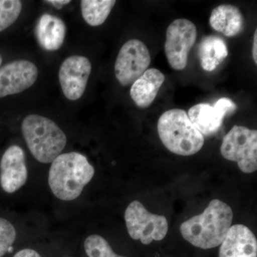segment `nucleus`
<instances>
[{
  "label": "nucleus",
  "instance_id": "nucleus-8",
  "mask_svg": "<svg viewBox=\"0 0 257 257\" xmlns=\"http://www.w3.org/2000/svg\"><path fill=\"white\" fill-rule=\"evenodd\" d=\"M151 55L145 43L137 39L128 40L120 49L115 62L116 79L122 86L133 84L148 69Z\"/></svg>",
  "mask_w": 257,
  "mask_h": 257
},
{
  "label": "nucleus",
  "instance_id": "nucleus-21",
  "mask_svg": "<svg viewBox=\"0 0 257 257\" xmlns=\"http://www.w3.org/2000/svg\"><path fill=\"white\" fill-rule=\"evenodd\" d=\"M17 237L14 225L8 219L0 217V257L10 251Z\"/></svg>",
  "mask_w": 257,
  "mask_h": 257
},
{
  "label": "nucleus",
  "instance_id": "nucleus-6",
  "mask_svg": "<svg viewBox=\"0 0 257 257\" xmlns=\"http://www.w3.org/2000/svg\"><path fill=\"white\" fill-rule=\"evenodd\" d=\"M124 219L131 238L140 240L144 244L161 241L168 231V222L165 216L149 212L139 201H133L128 204Z\"/></svg>",
  "mask_w": 257,
  "mask_h": 257
},
{
  "label": "nucleus",
  "instance_id": "nucleus-17",
  "mask_svg": "<svg viewBox=\"0 0 257 257\" xmlns=\"http://www.w3.org/2000/svg\"><path fill=\"white\" fill-rule=\"evenodd\" d=\"M199 56L202 68L211 72L227 57V47L220 37L213 35L204 37L199 44Z\"/></svg>",
  "mask_w": 257,
  "mask_h": 257
},
{
  "label": "nucleus",
  "instance_id": "nucleus-11",
  "mask_svg": "<svg viewBox=\"0 0 257 257\" xmlns=\"http://www.w3.org/2000/svg\"><path fill=\"white\" fill-rule=\"evenodd\" d=\"M38 77L36 65L28 60H15L0 67V99L32 87Z\"/></svg>",
  "mask_w": 257,
  "mask_h": 257
},
{
  "label": "nucleus",
  "instance_id": "nucleus-4",
  "mask_svg": "<svg viewBox=\"0 0 257 257\" xmlns=\"http://www.w3.org/2000/svg\"><path fill=\"white\" fill-rule=\"evenodd\" d=\"M22 132L29 150L41 163H52L67 145V137L58 125L40 115L26 116Z\"/></svg>",
  "mask_w": 257,
  "mask_h": 257
},
{
  "label": "nucleus",
  "instance_id": "nucleus-23",
  "mask_svg": "<svg viewBox=\"0 0 257 257\" xmlns=\"http://www.w3.org/2000/svg\"><path fill=\"white\" fill-rule=\"evenodd\" d=\"M47 3L52 4L57 9H61L64 5L69 4L71 1L69 0H67V1L66 0H51V1H47Z\"/></svg>",
  "mask_w": 257,
  "mask_h": 257
},
{
  "label": "nucleus",
  "instance_id": "nucleus-16",
  "mask_svg": "<svg viewBox=\"0 0 257 257\" xmlns=\"http://www.w3.org/2000/svg\"><path fill=\"white\" fill-rule=\"evenodd\" d=\"M209 24L216 32L224 36L232 37L242 32L244 19L239 8L232 5L224 4L212 10Z\"/></svg>",
  "mask_w": 257,
  "mask_h": 257
},
{
  "label": "nucleus",
  "instance_id": "nucleus-7",
  "mask_svg": "<svg viewBox=\"0 0 257 257\" xmlns=\"http://www.w3.org/2000/svg\"><path fill=\"white\" fill-rule=\"evenodd\" d=\"M195 25L187 19L172 22L166 34L165 52L168 63L175 70H183L187 65L191 49L197 40Z\"/></svg>",
  "mask_w": 257,
  "mask_h": 257
},
{
  "label": "nucleus",
  "instance_id": "nucleus-25",
  "mask_svg": "<svg viewBox=\"0 0 257 257\" xmlns=\"http://www.w3.org/2000/svg\"><path fill=\"white\" fill-rule=\"evenodd\" d=\"M3 55H2L1 53H0V67H1L2 66H3Z\"/></svg>",
  "mask_w": 257,
  "mask_h": 257
},
{
  "label": "nucleus",
  "instance_id": "nucleus-20",
  "mask_svg": "<svg viewBox=\"0 0 257 257\" xmlns=\"http://www.w3.org/2000/svg\"><path fill=\"white\" fill-rule=\"evenodd\" d=\"M23 10L19 0H0V33L9 28L18 20Z\"/></svg>",
  "mask_w": 257,
  "mask_h": 257
},
{
  "label": "nucleus",
  "instance_id": "nucleus-2",
  "mask_svg": "<svg viewBox=\"0 0 257 257\" xmlns=\"http://www.w3.org/2000/svg\"><path fill=\"white\" fill-rule=\"evenodd\" d=\"M94 175L87 157L78 152L60 154L49 171L48 184L54 195L70 202L77 199Z\"/></svg>",
  "mask_w": 257,
  "mask_h": 257
},
{
  "label": "nucleus",
  "instance_id": "nucleus-14",
  "mask_svg": "<svg viewBox=\"0 0 257 257\" xmlns=\"http://www.w3.org/2000/svg\"><path fill=\"white\" fill-rule=\"evenodd\" d=\"M165 80V75L159 69H147L132 85L130 96L135 104L142 109L151 105Z\"/></svg>",
  "mask_w": 257,
  "mask_h": 257
},
{
  "label": "nucleus",
  "instance_id": "nucleus-24",
  "mask_svg": "<svg viewBox=\"0 0 257 257\" xmlns=\"http://www.w3.org/2000/svg\"><path fill=\"white\" fill-rule=\"evenodd\" d=\"M252 55L254 63L257 64V30H255L253 35V42L252 49Z\"/></svg>",
  "mask_w": 257,
  "mask_h": 257
},
{
  "label": "nucleus",
  "instance_id": "nucleus-3",
  "mask_svg": "<svg viewBox=\"0 0 257 257\" xmlns=\"http://www.w3.org/2000/svg\"><path fill=\"white\" fill-rule=\"evenodd\" d=\"M157 131L166 148L180 156L195 155L204 144V136L182 109H170L163 113L158 120Z\"/></svg>",
  "mask_w": 257,
  "mask_h": 257
},
{
  "label": "nucleus",
  "instance_id": "nucleus-18",
  "mask_svg": "<svg viewBox=\"0 0 257 257\" xmlns=\"http://www.w3.org/2000/svg\"><path fill=\"white\" fill-rule=\"evenodd\" d=\"M115 4L114 0H82V18L90 26H99L106 21Z\"/></svg>",
  "mask_w": 257,
  "mask_h": 257
},
{
  "label": "nucleus",
  "instance_id": "nucleus-1",
  "mask_svg": "<svg viewBox=\"0 0 257 257\" xmlns=\"http://www.w3.org/2000/svg\"><path fill=\"white\" fill-rule=\"evenodd\" d=\"M233 211L227 204L213 199L202 214L184 221L180 231L196 247L209 249L221 245L231 226Z\"/></svg>",
  "mask_w": 257,
  "mask_h": 257
},
{
  "label": "nucleus",
  "instance_id": "nucleus-9",
  "mask_svg": "<svg viewBox=\"0 0 257 257\" xmlns=\"http://www.w3.org/2000/svg\"><path fill=\"white\" fill-rule=\"evenodd\" d=\"M91 72L92 64L87 57L72 55L63 61L59 71V80L66 98L75 101L82 97Z\"/></svg>",
  "mask_w": 257,
  "mask_h": 257
},
{
  "label": "nucleus",
  "instance_id": "nucleus-13",
  "mask_svg": "<svg viewBox=\"0 0 257 257\" xmlns=\"http://www.w3.org/2000/svg\"><path fill=\"white\" fill-rule=\"evenodd\" d=\"M219 257H257L256 236L244 225L231 226L221 243Z\"/></svg>",
  "mask_w": 257,
  "mask_h": 257
},
{
  "label": "nucleus",
  "instance_id": "nucleus-10",
  "mask_svg": "<svg viewBox=\"0 0 257 257\" xmlns=\"http://www.w3.org/2000/svg\"><path fill=\"white\" fill-rule=\"evenodd\" d=\"M237 106L229 98H221L214 106L209 104H196L189 109V119L203 136H210L220 130L226 114L236 110Z\"/></svg>",
  "mask_w": 257,
  "mask_h": 257
},
{
  "label": "nucleus",
  "instance_id": "nucleus-22",
  "mask_svg": "<svg viewBox=\"0 0 257 257\" xmlns=\"http://www.w3.org/2000/svg\"><path fill=\"white\" fill-rule=\"evenodd\" d=\"M13 257H42L40 253L32 248H25L20 250Z\"/></svg>",
  "mask_w": 257,
  "mask_h": 257
},
{
  "label": "nucleus",
  "instance_id": "nucleus-12",
  "mask_svg": "<svg viewBox=\"0 0 257 257\" xmlns=\"http://www.w3.org/2000/svg\"><path fill=\"white\" fill-rule=\"evenodd\" d=\"M28 171L23 149L12 145L7 149L0 161V184L5 192H16L26 184Z\"/></svg>",
  "mask_w": 257,
  "mask_h": 257
},
{
  "label": "nucleus",
  "instance_id": "nucleus-15",
  "mask_svg": "<svg viewBox=\"0 0 257 257\" xmlns=\"http://www.w3.org/2000/svg\"><path fill=\"white\" fill-rule=\"evenodd\" d=\"M35 35L39 45L44 50H59L65 39V24L55 15L44 14L37 22Z\"/></svg>",
  "mask_w": 257,
  "mask_h": 257
},
{
  "label": "nucleus",
  "instance_id": "nucleus-19",
  "mask_svg": "<svg viewBox=\"0 0 257 257\" xmlns=\"http://www.w3.org/2000/svg\"><path fill=\"white\" fill-rule=\"evenodd\" d=\"M84 250L88 257H125L114 253L108 241L97 234L88 236L84 241Z\"/></svg>",
  "mask_w": 257,
  "mask_h": 257
},
{
  "label": "nucleus",
  "instance_id": "nucleus-5",
  "mask_svg": "<svg viewBox=\"0 0 257 257\" xmlns=\"http://www.w3.org/2000/svg\"><path fill=\"white\" fill-rule=\"evenodd\" d=\"M221 155L226 160L237 162L243 173L257 170V131L234 125L223 138Z\"/></svg>",
  "mask_w": 257,
  "mask_h": 257
}]
</instances>
